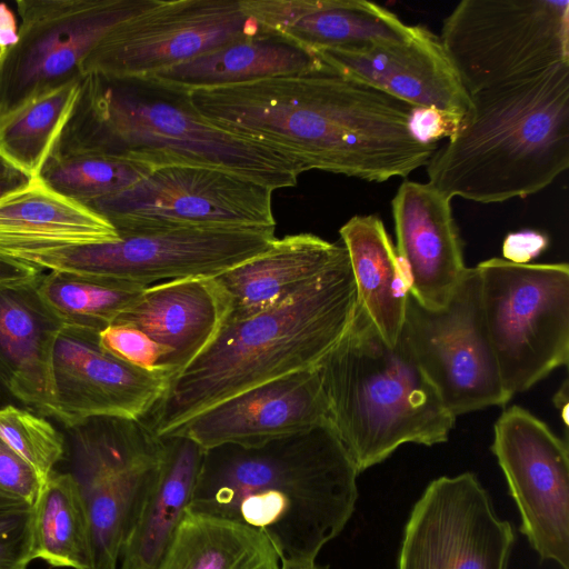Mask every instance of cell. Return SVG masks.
Masks as SVG:
<instances>
[{
  "label": "cell",
  "instance_id": "obj_1",
  "mask_svg": "<svg viewBox=\"0 0 569 569\" xmlns=\"http://www.w3.org/2000/svg\"><path fill=\"white\" fill-rule=\"evenodd\" d=\"M216 127L320 170L370 182L406 178L438 148L410 131L411 106L326 69L190 92Z\"/></svg>",
  "mask_w": 569,
  "mask_h": 569
},
{
  "label": "cell",
  "instance_id": "obj_2",
  "mask_svg": "<svg viewBox=\"0 0 569 569\" xmlns=\"http://www.w3.org/2000/svg\"><path fill=\"white\" fill-rule=\"evenodd\" d=\"M359 472L331 426L204 450L189 511L262 533L283 567L315 565L351 518Z\"/></svg>",
  "mask_w": 569,
  "mask_h": 569
},
{
  "label": "cell",
  "instance_id": "obj_3",
  "mask_svg": "<svg viewBox=\"0 0 569 569\" xmlns=\"http://www.w3.org/2000/svg\"><path fill=\"white\" fill-rule=\"evenodd\" d=\"M359 298L348 252L301 290L250 317L228 319L172 379L142 419L169 437L209 407L253 387L317 367L350 329Z\"/></svg>",
  "mask_w": 569,
  "mask_h": 569
},
{
  "label": "cell",
  "instance_id": "obj_4",
  "mask_svg": "<svg viewBox=\"0 0 569 569\" xmlns=\"http://www.w3.org/2000/svg\"><path fill=\"white\" fill-rule=\"evenodd\" d=\"M106 153L154 168L209 167L273 191L305 172L292 158L206 120L190 92L154 77L86 73L72 113L51 153Z\"/></svg>",
  "mask_w": 569,
  "mask_h": 569
},
{
  "label": "cell",
  "instance_id": "obj_5",
  "mask_svg": "<svg viewBox=\"0 0 569 569\" xmlns=\"http://www.w3.org/2000/svg\"><path fill=\"white\" fill-rule=\"evenodd\" d=\"M470 98L458 130L426 166L438 191L503 202L539 192L569 167V62Z\"/></svg>",
  "mask_w": 569,
  "mask_h": 569
},
{
  "label": "cell",
  "instance_id": "obj_6",
  "mask_svg": "<svg viewBox=\"0 0 569 569\" xmlns=\"http://www.w3.org/2000/svg\"><path fill=\"white\" fill-rule=\"evenodd\" d=\"M329 423L358 472L403 443L446 442L456 417L441 401L401 332L387 343L359 305L340 342L316 367Z\"/></svg>",
  "mask_w": 569,
  "mask_h": 569
},
{
  "label": "cell",
  "instance_id": "obj_7",
  "mask_svg": "<svg viewBox=\"0 0 569 569\" xmlns=\"http://www.w3.org/2000/svg\"><path fill=\"white\" fill-rule=\"evenodd\" d=\"M505 389L523 392L569 360V266L491 258L476 266Z\"/></svg>",
  "mask_w": 569,
  "mask_h": 569
},
{
  "label": "cell",
  "instance_id": "obj_8",
  "mask_svg": "<svg viewBox=\"0 0 569 569\" xmlns=\"http://www.w3.org/2000/svg\"><path fill=\"white\" fill-rule=\"evenodd\" d=\"M274 239V227L187 228L119 236L109 242L16 250L1 256L42 271L146 288L176 279L216 278L263 252Z\"/></svg>",
  "mask_w": 569,
  "mask_h": 569
},
{
  "label": "cell",
  "instance_id": "obj_9",
  "mask_svg": "<svg viewBox=\"0 0 569 569\" xmlns=\"http://www.w3.org/2000/svg\"><path fill=\"white\" fill-rule=\"evenodd\" d=\"M441 43L469 94L569 62L568 0H463Z\"/></svg>",
  "mask_w": 569,
  "mask_h": 569
},
{
  "label": "cell",
  "instance_id": "obj_10",
  "mask_svg": "<svg viewBox=\"0 0 569 569\" xmlns=\"http://www.w3.org/2000/svg\"><path fill=\"white\" fill-rule=\"evenodd\" d=\"M69 472L91 532L92 569H118L121 550L163 451L143 420L92 417L66 427Z\"/></svg>",
  "mask_w": 569,
  "mask_h": 569
},
{
  "label": "cell",
  "instance_id": "obj_11",
  "mask_svg": "<svg viewBox=\"0 0 569 569\" xmlns=\"http://www.w3.org/2000/svg\"><path fill=\"white\" fill-rule=\"evenodd\" d=\"M272 192L230 171L169 166L84 206L108 220L119 236L187 228L274 227Z\"/></svg>",
  "mask_w": 569,
  "mask_h": 569
},
{
  "label": "cell",
  "instance_id": "obj_12",
  "mask_svg": "<svg viewBox=\"0 0 569 569\" xmlns=\"http://www.w3.org/2000/svg\"><path fill=\"white\" fill-rule=\"evenodd\" d=\"M154 1L18 0V40L0 62V117L81 78L97 44Z\"/></svg>",
  "mask_w": 569,
  "mask_h": 569
},
{
  "label": "cell",
  "instance_id": "obj_13",
  "mask_svg": "<svg viewBox=\"0 0 569 569\" xmlns=\"http://www.w3.org/2000/svg\"><path fill=\"white\" fill-rule=\"evenodd\" d=\"M402 332L455 417L505 406L511 399L487 333L476 267H467L442 308L427 309L409 295Z\"/></svg>",
  "mask_w": 569,
  "mask_h": 569
},
{
  "label": "cell",
  "instance_id": "obj_14",
  "mask_svg": "<svg viewBox=\"0 0 569 569\" xmlns=\"http://www.w3.org/2000/svg\"><path fill=\"white\" fill-rule=\"evenodd\" d=\"M264 30L241 0H156L97 44L82 74L150 77Z\"/></svg>",
  "mask_w": 569,
  "mask_h": 569
},
{
  "label": "cell",
  "instance_id": "obj_15",
  "mask_svg": "<svg viewBox=\"0 0 569 569\" xmlns=\"http://www.w3.org/2000/svg\"><path fill=\"white\" fill-rule=\"evenodd\" d=\"M513 541L473 473L443 476L413 506L397 569H507Z\"/></svg>",
  "mask_w": 569,
  "mask_h": 569
},
{
  "label": "cell",
  "instance_id": "obj_16",
  "mask_svg": "<svg viewBox=\"0 0 569 569\" xmlns=\"http://www.w3.org/2000/svg\"><path fill=\"white\" fill-rule=\"evenodd\" d=\"M491 450L520 511V531L542 560L569 569L567 442L527 409L511 406L495 423Z\"/></svg>",
  "mask_w": 569,
  "mask_h": 569
},
{
  "label": "cell",
  "instance_id": "obj_17",
  "mask_svg": "<svg viewBox=\"0 0 569 569\" xmlns=\"http://www.w3.org/2000/svg\"><path fill=\"white\" fill-rule=\"evenodd\" d=\"M99 333L64 325L57 337L52 378L57 419L66 427L102 416L141 420L173 377L123 362L101 347Z\"/></svg>",
  "mask_w": 569,
  "mask_h": 569
},
{
  "label": "cell",
  "instance_id": "obj_18",
  "mask_svg": "<svg viewBox=\"0 0 569 569\" xmlns=\"http://www.w3.org/2000/svg\"><path fill=\"white\" fill-rule=\"evenodd\" d=\"M329 71L371 87L413 108L435 109L463 118L471 106L439 36L411 26L401 41L362 49L315 51Z\"/></svg>",
  "mask_w": 569,
  "mask_h": 569
},
{
  "label": "cell",
  "instance_id": "obj_19",
  "mask_svg": "<svg viewBox=\"0 0 569 569\" xmlns=\"http://www.w3.org/2000/svg\"><path fill=\"white\" fill-rule=\"evenodd\" d=\"M326 425L330 426L329 410L315 367L224 399L170 436H184L203 450L223 445L258 447Z\"/></svg>",
  "mask_w": 569,
  "mask_h": 569
},
{
  "label": "cell",
  "instance_id": "obj_20",
  "mask_svg": "<svg viewBox=\"0 0 569 569\" xmlns=\"http://www.w3.org/2000/svg\"><path fill=\"white\" fill-rule=\"evenodd\" d=\"M391 208L410 295L427 309L442 308L467 269L451 199L428 182L405 180Z\"/></svg>",
  "mask_w": 569,
  "mask_h": 569
},
{
  "label": "cell",
  "instance_id": "obj_21",
  "mask_svg": "<svg viewBox=\"0 0 569 569\" xmlns=\"http://www.w3.org/2000/svg\"><path fill=\"white\" fill-rule=\"evenodd\" d=\"M39 276L0 282V380L19 403L57 418L52 352L64 325L39 295Z\"/></svg>",
  "mask_w": 569,
  "mask_h": 569
},
{
  "label": "cell",
  "instance_id": "obj_22",
  "mask_svg": "<svg viewBox=\"0 0 569 569\" xmlns=\"http://www.w3.org/2000/svg\"><path fill=\"white\" fill-rule=\"evenodd\" d=\"M230 310L216 278H183L146 287L113 323L136 327L166 347V367L174 377L208 347Z\"/></svg>",
  "mask_w": 569,
  "mask_h": 569
},
{
  "label": "cell",
  "instance_id": "obj_23",
  "mask_svg": "<svg viewBox=\"0 0 569 569\" xmlns=\"http://www.w3.org/2000/svg\"><path fill=\"white\" fill-rule=\"evenodd\" d=\"M241 4L266 30L312 51L362 49L401 41L411 33V26L370 1L241 0Z\"/></svg>",
  "mask_w": 569,
  "mask_h": 569
},
{
  "label": "cell",
  "instance_id": "obj_24",
  "mask_svg": "<svg viewBox=\"0 0 569 569\" xmlns=\"http://www.w3.org/2000/svg\"><path fill=\"white\" fill-rule=\"evenodd\" d=\"M345 252L343 244L311 233L276 238L263 252L216 277L230 300L228 319L250 317L279 305Z\"/></svg>",
  "mask_w": 569,
  "mask_h": 569
},
{
  "label": "cell",
  "instance_id": "obj_25",
  "mask_svg": "<svg viewBox=\"0 0 569 569\" xmlns=\"http://www.w3.org/2000/svg\"><path fill=\"white\" fill-rule=\"evenodd\" d=\"M163 439V451L138 507L118 569H154L190 505L204 450L184 436Z\"/></svg>",
  "mask_w": 569,
  "mask_h": 569
},
{
  "label": "cell",
  "instance_id": "obj_26",
  "mask_svg": "<svg viewBox=\"0 0 569 569\" xmlns=\"http://www.w3.org/2000/svg\"><path fill=\"white\" fill-rule=\"evenodd\" d=\"M117 239L108 220L52 190L39 177L0 199V256Z\"/></svg>",
  "mask_w": 569,
  "mask_h": 569
},
{
  "label": "cell",
  "instance_id": "obj_27",
  "mask_svg": "<svg viewBox=\"0 0 569 569\" xmlns=\"http://www.w3.org/2000/svg\"><path fill=\"white\" fill-rule=\"evenodd\" d=\"M321 69L323 64L315 51L280 33L264 30L150 77L191 92Z\"/></svg>",
  "mask_w": 569,
  "mask_h": 569
},
{
  "label": "cell",
  "instance_id": "obj_28",
  "mask_svg": "<svg viewBox=\"0 0 569 569\" xmlns=\"http://www.w3.org/2000/svg\"><path fill=\"white\" fill-rule=\"evenodd\" d=\"M339 233L349 256L359 305L383 340L395 346L405 326L410 291L385 224L375 214H358Z\"/></svg>",
  "mask_w": 569,
  "mask_h": 569
},
{
  "label": "cell",
  "instance_id": "obj_29",
  "mask_svg": "<svg viewBox=\"0 0 569 569\" xmlns=\"http://www.w3.org/2000/svg\"><path fill=\"white\" fill-rule=\"evenodd\" d=\"M279 557L259 531L187 510L154 569H280Z\"/></svg>",
  "mask_w": 569,
  "mask_h": 569
},
{
  "label": "cell",
  "instance_id": "obj_30",
  "mask_svg": "<svg viewBox=\"0 0 569 569\" xmlns=\"http://www.w3.org/2000/svg\"><path fill=\"white\" fill-rule=\"evenodd\" d=\"M33 558L53 567L92 569L91 532L79 487L69 472L54 471L32 507Z\"/></svg>",
  "mask_w": 569,
  "mask_h": 569
},
{
  "label": "cell",
  "instance_id": "obj_31",
  "mask_svg": "<svg viewBox=\"0 0 569 569\" xmlns=\"http://www.w3.org/2000/svg\"><path fill=\"white\" fill-rule=\"evenodd\" d=\"M81 78L0 117V156L30 179L40 174L78 99Z\"/></svg>",
  "mask_w": 569,
  "mask_h": 569
},
{
  "label": "cell",
  "instance_id": "obj_32",
  "mask_svg": "<svg viewBox=\"0 0 569 569\" xmlns=\"http://www.w3.org/2000/svg\"><path fill=\"white\" fill-rule=\"evenodd\" d=\"M139 286L74 273L49 271L38 278V292L67 326L101 331L138 297Z\"/></svg>",
  "mask_w": 569,
  "mask_h": 569
},
{
  "label": "cell",
  "instance_id": "obj_33",
  "mask_svg": "<svg viewBox=\"0 0 569 569\" xmlns=\"http://www.w3.org/2000/svg\"><path fill=\"white\" fill-rule=\"evenodd\" d=\"M153 169L142 161L106 153H51L39 178L58 193L86 204L132 187Z\"/></svg>",
  "mask_w": 569,
  "mask_h": 569
},
{
  "label": "cell",
  "instance_id": "obj_34",
  "mask_svg": "<svg viewBox=\"0 0 569 569\" xmlns=\"http://www.w3.org/2000/svg\"><path fill=\"white\" fill-rule=\"evenodd\" d=\"M0 438L39 475L43 483L66 457V439L50 422L14 405L0 409Z\"/></svg>",
  "mask_w": 569,
  "mask_h": 569
},
{
  "label": "cell",
  "instance_id": "obj_35",
  "mask_svg": "<svg viewBox=\"0 0 569 569\" xmlns=\"http://www.w3.org/2000/svg\"><path fill=\"white\" fill-rule=\"evenodd\" d=\"M101 347L131 366L146 370H167L169 350L130 325L111 323L99 333ZM173 376V373H172Z\"/></svg>",
  "mask_w": 569,
  "mask_h": 569
},
{
  "label": "cell",
  "instance_id": "obj_36",
  "mask_svg": "<svg viewBox=\"0 0 569 569\" xmlns=\"http://www.w3.org/2000/svg\"><path fill=\"white\" fill-rule=\"evenodd\" d=\"M32 516L27 503L0 511V569H27L34 560Z\"/></svg>",
  "mask_w": 569,
  "mask_h": 569
},
{
  "label": "cell",
  "instance_id": "obj_37",
  "mask_svg": "<svg viewBox=\"0 0 569 569\" xmlns=\"http://www.w3.org/2000/svg\"><path fill=\"white\" fill-rule=\"evenodd\" d=\"M42 486L37 471L0 438V490L33 507Z\"/></svg>",
  "mask_w": 569,
  "mask_h": 569
},
{
  "label": "cell",
  "instance_id": "obj_38",
  "mask_svg": "<svg viewBox=\"0 0 569 569\" xmlns=\"http://www.w3.org/2000/svg\"><path fill=\"white\" fill-rule=\"evenodd\" d=\"M457 118L435 109L412 108L409 128L413 137L422 143H437L450 138L460 126Z\"/></svg>",
  "mask_w": 569,
  "mask_h": 569
},
{
  "label": "cell",
  "instance_id": "obj_39",
  "mask_svg": "<svg viewBox=\"0 0 569 569\" xmlns=\"http://www.w3.org/2000/svg\"><path fill=\"white\" fill-rule=\"evenodd\" d=\"M546 234L535 230H521L506 236L502 244L503 259L515 263H529L548 246Z\"/></svg>",
  "mask_w": 569,
  "mask_h": 569
},
{
  "label": "cell",
  "instance_id": "obj_40",
  "mask_svg": "<svg viewBox=\"0 0 569 569\" xmlns=\"http://www.w3.org/2000/svg\"><path fill=\"white\" fill-rule=\"evenodd\" d=\"M42 270L0 256V282L23 281L38 277Z\"/></svg>",
  "mask_w": 569,
  "mask_h": 569
},
{
  "label": "cell",
  "instance_id": "obj_41",
  "mask_svg": "<svg viewBox=\"0 0 569 569\" xmlns=\"http://www.w3.org/2000/svg\"><path fill=\"white\" fill-rule=\"evenodd\" d=\"M29 181L27 174L0 156V199Z\"/></svg>",
  "mask_w": 569,
  "mask_h": 569
},
{
  "label": "cell",
  "instance_id": "obj_42",
  "mask_svg": "<svg viewBox=\"0 0 569 569\" xmlns=\"http://www.w3.org/2000/svg\"><path fill=\"white\" fill-rule=\"evenodd\" d=\"M17 21L13 12L4 4L0 3V46L8 49L18 40Z\"/></svg>",
  "mask_w": 569,
  "mask_h": 569
},
{
  "label": "cell",
  "instance_id": "obj_43",
  "mask_svg": "<svg viewBox=\"0 0 569 569\" xmlns=\"http://www.w3.org/2000/svg\"><path fill=\"white\" fill-rule=\"evenodd\" d=\"M553 402L560 410L563 423L568 426V381L566 380L555 395Z\"/></svg>",
  "mask_w": 569,
  "mask_h": 569
},
{
  "label": "cell",
  "instance_id": "obj_44",
  "mask_svg": "<svg viewBox=\"0 0 569 569\" xmlns=\"http://www.w3.org/2000/svg\"><path fill=\"white\" fill-rule=\"evenodd\" d=\"M26 502L17 499V498H13L4 492H2L0 490V511L1 510H6V509H9V508H13V507H17V506H20V505H24ZM28 505V503H27Z\"/></svg>",
  "mask_w": 569,
  "mask_h": 569
},
{
  "label": "cell",
  "instance_id": "obj_45",
  "mask_svg": "<svg viewBox=\"0 0 569 569\" xmlns=\"http://www.w3.org/2000/svg\"><path fill=\"white\" fill-rule=\"evenodd\" d=\"M18 403L0 380V409L9 405L18 406Z\"/></svg>",
  "mask_w": 569,
  "mask_h": 569
},
{
  "label": "cell",
  "instance_id": "obj_46",
  "mask_svg": "<svg viewBox=\"0 0 569 569\" xmlns=\"http://www.w3.org/2000/svg\"><path fill=\"white\" fill-rule=\"evenodd\" d=\"M280 569H320L315 565L311 566H301V567H283L281 566Z\"/></svg>",
  "mask_w": 569,
  "mask_h": 569
},
{
  "label": "cell",
  "instance_id": "obj_47",
  "mask_svg": "<svg viewBox=\"0 0 569 569\" xmlns=\"http://www.w3.org/2000/svg\"><path fill=\"white\" fill-rule=\"evenodd\" d=\"M6 52H7V49H6V48H3L2 46H0V62H1V61H2V59L4 58Z\"/></svg>",
  "mask_w": 569,
  "mask_h": 569
}]
</instances>
